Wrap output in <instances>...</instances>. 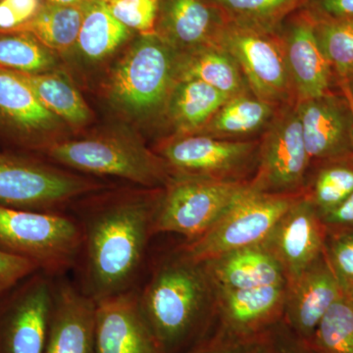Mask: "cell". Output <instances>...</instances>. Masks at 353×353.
Instances as JSON below:
<instances>
[{
  "mask_svg": "<svg viewBox=\"0 0 353 353\" xmlns=\"http://www.w3.org/2000/svg\"><path fill=\"white\" fill-rule=\"evenodd\" d=\"M162 189H143L82 201L73 215L82 248L79 289L97 303L136 289Z\"/></svg>",
  "mask_w": 353,
  "mask_h": 353,
  "instance_id": "6da1fadb",
  "label": "cell"
},
{
  "mask_svg": "<svg viewBox=\"0 0 353 353\" xmlns=\"http://www.w3.org/2000/svg\"><path fill=\"white\" fill-rule=\"evenodd\" d=\"M139 310L163 353L183 350L199 334L214 290L202 262L176 248L155 266L145 288L138 290Z\"/></svg>",
  "mask_w": 353,
  "mask_h": 353,
  "instance_id": "7a4b0ae2",
  "label": "cell"
},
{
  "mask_svg": "<svg viewBox=\"0 0 353 353\" xmlns=\"http://www.w3.org/2000/svg\"><path fill=\"white\" fill-rule=\"evenodd\" d=\"M82 248L80 227L64 212L0 205V250L32 262L52 277L75 269Z\"/></svg>",
  "mask_w": 353,
  "mask_h": 353,
  "instance_id": "3957f363",
  "label": "cell"
},
{
  "mask_svg": "<svg viewBox=\"0 0 353 353\" xmlns=\"http://www.w3.org/2000/svg\"><path fill=\"white\" fill-rule=\"evenodd\" d=\"M176 57L178 51L158 34L139 36L111 73V102L139 119L164 114L176 81Z\"/></svg>",
  "mask_w": 353,
  "mask_h": 353,
  "instance_id": "277c9868",
  "label": "cell"
},
{
  "mask_svg": "<svg viewBox=\"0 0 353 353\" xmlns=\"http://www.w3.org/2000/svg\"><path fill=\"white\" fill-rule=\"evenodd\" d=\"M44 152L55 163L72 170L123 179L145 189H163L172 176L159 155L138 139L119 134L57 141Z\"/></svg>",
  "mask_w": 353,
  "mask_h": 353,
  "instance_id": "5b68a950",
  "label": "cell"
},
{
  "mask_svg": "<svg viewBox=\"0 0 353 353\" xmlns=\"http://www.w3.org/2000/svg\"><path fill=\"white\" fill-rule=\"evenodd\" d=\"M248 181L172 175L162 189L153 234H182L187 241L199 238L238 201Z\"/></svg>",
  "mask_w": 353,
  "mask_h": 353,
  "instance_id": "8992f818",
  "label": "cell"
},
{
  "mask_svg": "<svg viewBox=\"0 0 353 353\" xmlns=\"http://www.w3.org/2000/svg\"><path fill=\"white\" fill-rule=\"evenodd\" d=\"M104 188L103 183L32 158L0 153V205L62 212L68 204Z\"/></svg>",
  "mask_w": 353,
  "mask_h": 353,
  "instance_id": "52a82bcc",
  "label": "cell"
},
{
  "mask_svg": "<svg viewBox=\"0 0 353 353\" xmlns=\"http://www.w3.org/2000/svg\"><path fill=\"white\" fill-rule=\"evenodd\" d=\"M299 196L255 192L248 183L238 201L208 231L185 241L179 250L194 261L204 262L246 246L260 245Z\"/></svg>",
  "mask_w": 353,
  "mask_h": 353,
  "instance_id": "ba28073f",
  "label": "cell"
},
{
  "mask_svg": "<svg viewBox=\"0 0 353 353\" xmlns=\"http://www.w3.org/2000/svg\"><path fill=\"white\" fill-rule=\"evenodd\" d=\"M310 166L296 102L281 106L260 139L250 188L265 194L297 196L305 190Z\"/></svg>",
  "mask_w": 353,
  "mask_h": 353,
  "instance_id": "9c48e42d",
  "label": "cell"
},
{
  "mask_svg": "<svg viewBox=\"0 0 353 353\" xmlns=\"http://www.w3.org/2000/svg\"><path fill=\"white\" fill-rule=\"evenodd\" d=\"M216 43L236 60L253 94L277 108L296 102L278 31L227 21Z\"/></svg>",
  "mask_w": 353,
  "mask_h": 353,
  "instance_id": "30bf717a",
  "label": "cell"
},
{
  "mask_svg": "<svg viewBox=\"0 0 353 353\" xmlns=\"http://www.w3.org/2000/svg\"><path fill=\"white\" fill-rule=\"evenodd\" d=\"M55 277L37 271L0 296V353H43Z\"/></svg>",
  "mask_w": 353,
  "mask_h": 353,
  "instance_id": "8fae6325",
  "label": "cell"
},
{
  "mask_svg": "<svg viewBox=\"0 0 353 353\" xmlns=\"http://www.w3.org/2000/svg\"><path fill=\"white\" fill-rule=\"evenodd\" d=\"M259 141L213 138L206 134L174 136L160 145L158 155L172 175L220 181H248L255 170Z\"/></svg>",
  "mask_w": 353,
  "mask_h": 353,
  "instance_id": "7c38bea8",
  "label": "cell"
},
{
  "mask_svg": "<svg viewBox=\"0 0 353 353\" xmlns=\"http://www.w3.org/2000/svg\"><path fill=\"white\" fill-rule=\"evenodd\" d=\"M327 228L304 192L296 196L261 245L275 257L287 283L325 253Z\"/></svg>",
  "mask_w": 353,
  "mask_h": 353,
  "instance_id": "4fadbf2b",
  "label": "cell"
},
{
  "mask_svg": "<svg viewBox=\"0 0 353 353\" xmlns=\"http://www.w3.org/2000/svg\"><path fill=\"white\" fill-rule=\"evenodd\" d=\"M296 108L311 164L353 159V113L343 92L296 102Z\"/></svg>",
  "mask_w": 353,
  "mask_h": 353,
  "instance_id": "5bb4252c",
  "label": "cell"
},
{
  "mask_svg": "<svg viewBox=\"0 0 353 353\" xmlns=\"http://www.w3.org/2000/svg\"><path fill=\"white\" fill-rule=\"evenodd\" d=\"M278 32L296 101L331 92L334 75L318 43L312 16L301 7L290 14Z\"/></svg>",
  "mask_w": 353,
  "mask_h": 353,
  "instance_id": "9a60e30c",
  "label": "cell"
},
{
  "mask_svg": "<svg viewBox=\"0 0 353 353\" xmlns=\"http://www.w3.org/2000/svg\"><path fill=\"white\" fill-rule=\"evenodd\" d=\"M213 290L214 308L222 323L221 331L230 336L254 340L282 320L287 283L253 289Z\"/></svg>",
  "mask_w": 353,
  "mask_h": 353,
  "instance_id": "2e32d148",
  "label": "cell"
},
{
  "mask_svg": "<svg viewBox=\"0 0 353 353\" xmlns=\"http://www.w3.org/2000/svg\"><path fill=\"white\" fill-rule=\"evenodd\" d=\"M343 294L324 253L287 283L282 321L297 338L308 343L323 316Z\"/></svg>",
  "mask_w": 353,
  "mask_h": 353,
  "instance_id": "e0dca14e",
  "label": "cell"
},
{
  "mask_svg": "<svg viewBox=\"0 0 353 353\" xmlns=\"http://www.w3.org/2000/svg\"><path fill=\"white\" fill-rule=\"evenodd\" d=\"M95 303V353H163L139 310L138 290Z\"/></svg>",
  "mask_w": 353,
  "mask_h": 353,
  "instance_id": "ac0fdd59",
  "label": "cell"
},
{
  "mask_svg": "<svg viewBox=\"0 0 353 353\" xmlns=\"http://www.w3.org/2000/svg\"><path fill=\"white\" fill-rule=\"evenodd\" d=\"M97 303L66 278L55 277L54 304L43 353H95Z\"/></svg>",
  "mask_w": 353,
  "mask_h": 353,
  "instance_id": "d6986e66",
  "label": "cell"
},
{
  "mask_svg": "<svg viewBox=\"0 0 353 353\" xmlns=\"http://www.w3.org/2000/svg\"><path fill=\"white\" fill-rule=\"evenodd\" d=\"M19 74L0 68V128L21 145L38 148L62 124Z\"/></svg>",
  "mask_w": 353,
  "mask_h": 353,
  "instance_id": "ffe728a7",
  "label": "cell"
},
{
  "mask_svg": "<svg viewBox=\"0 0 353 353\" xmlns=\"http://www.w3.org/2000/svg\"><path fill=\"white\" fill-rule=\"evenodd\" d=\"M226 22L210 0H160L157 34L183 52L216 43Z\"/></svg>",
  "mask_w": 353,
  "mask_h": 353,
  "instance_id": "44dd1931",
  "label": "cell"
},
{
  "mask_svg": "<svg viewBox=\"0 0 353 353\" xmlns=\"http://www.w3.org/2000/svg\"><path fill=\"white\" fill-rule=\"evenodd\" d=\"M202 263L213 289H253L287 283L280 263L261 243L225 253Z\"/></svg>",
  "mask_w": 353,
  "mask_h": 353,
  "instance_id": "7402d4cb",
  "label": "cell"
},
{
  "mask_svg": "<svg viewBox=\"0 0 353 353\" xmlns=\"http://www.w3.org/2000/svg\"><path fill=\"white\" fill-rule=\"evenodd\" d=\"M229 99L201 81L179 79L169 94L164 115L175 136L201 134Z\"/></svg>",
  "mask_w": 353,
  "mask_h": 353,
  "instance_id": "603a6c76",
  "label": "cell"
},
{
  "mask_svg": "<svg viewBox=\"0 0 353 353\" xmlns=\"http://www.w3.org/2000/svg\"><path fill=\"white\" fill-rule=\"evenodd\" d=\"M194 79L229 97L252 92L241 67L219 44L212 43L176 57V80Z\"/></svg>",
  "mask_w": 353,
  "mask_h": 353,
  "instance_id": "cb8c5ba5",
  "label": "cell"
},
{
  "mask_svg": "<svg viewBox=\"0 0 353 353\" xmlns=\"http://www.w3.org/2000/svg\"><path fill=\"white\" fill-rule=\"evenodd\" d=\"M278 108L252 92L236 95L221 106L201 134L218 139H245L264 131Z\"/></svg>",
  "mask_w": 353,
  "mask_h": 353,
  "instance_id": "d4e9b609",
  "label": "cell"
},
{
  "mask_svg": "<svg viewBox=\"0 0 353 353\" xmlns=\"http://www.w3.org/2000/svg\"><path fill=\"white\" fill-rule=\"evenodd\" d=\"M83 9L76 46L87 59L99 61L108 57L131 37L132 31L114 17L106 0H85Z\"/></svg>",
  "mask_w": 353,
  "mask_h": 353,
  "instance_id": "484cf974",
  "label": "cell"
},
{
  "mask_svg": "<svg viewBox=\"0 0 353 353\" xmlns=\"http://www.w3.org/2000/svg\"><path fill=\"white\" fill-rule=\"evenodd\" d=\"M18 74L34 90L44 108L62 122L82 126L92 119L87 102L63 74L52 71L32 75Z\"/></svg>",
  "mask_w": 353,
  "mask_h": 353,
  "instance_id": "4316f807",
  "label": "cell"
},
{
  "mask_svg": "<svg viewBox=\"0 0 353 353\" xmlns=\"http://www.w3.org/2000/svg\"><path fill=\"white\" fill-rule=\"evenodd\" d=\"M83 4L62 6L43 1L37 15L19 31L31 32L54 52L69 50L76 46L80 32Z\"/></svg>",
  "mask_w": 353,
  "mask_h": 353,
  "instance_id": "83f0119b",
  "label": "cell"
},
{
  "mask_svg": "<svg viewBox=\"0 0 353 353\" xmlns=\"http://www.w3.org/2000/svg\"><path fill=\"white\" fill-rule=\"evenodd\" d=\"M228 22L277 32L306 0H210Z\"/></svg>",
  "mask_w": 353,
  "mask_h": 353,
  "instance_id": "f1b7e54d",
  "label": "cell"
},
{
  "mask_svg": "<svg viewBox=\"0 0 353 353\" xmlns=\"http://www.w3.org/2000/svg\"><path fill=\"white\" fill-rule=\"evenodd\" d=\"M54 51L31 32H0V68L20 74H41L57 66Z\"/></svg>",
  "mask_w": 353,
  "mask_h": 353,
  "instance_id": "f546056e",
  "label": "cell"
},
{
  "mask_svg": "<svg viewBox=\"0 0 353 353\" xmlns=\"http://www.w3.org/2000/svg\"><path fill=\"white\" fill-rule=\"evenodd\" d=\"M304 194L319 215L340 205L353 194V159L322 163L307 182Z\"/></svg>",
  "mask_w": 353,
  "mask_h": 353,
  "instance_id": "4dcf8cb0",
  "label": "cell"
},
{
  "mask_svg": "<svg viewBox=\"0 0 353 353\" xmlns=\"http://www.w3.org/2000/svg\"><path fill=\"white\" fill-rule=\"evenodd\" d=\"M309 347L314 353H353V299L347 294L323 316Z\"/></svg>",
  "mask_w": 353,
  "mask_h": 353,
  "instance_id": "1f68e13d",
  "label": "cell"
},
{
  "mask_svg": "<svg viewBox=\"0 0 353 353\" xmlns=\"http://www.w3.org/2000/svg\"><path fill=\"white\" fill-rule=\"evenodd\" d=\"M314 22L318 43L334 75L339 83L345 82L353 76V19H314Z\"/></svg>",
  "mask_w": 353,
  "mask_h": 353,
  "instance_id": "d6a6232c",
  "label": "cell"
},
{
  "mask_svg": "<svg viewBox=\"0 0 353 353\" xmlns=\"http://www.w3.org/2000/svg\"><path fill=\"white\" fill-rule=\"evenodd\" d=\"M121 24L141 36L157 34L160 0H106Z\"/></svg>",
  "mask_w": 353,
  "mask_h": 353,
  "instance_id": "836d02e7",
  "label": "cell"
},
{
  "mask_svg": "<svg viewBox=\"0 0 353 353\" xmlns=\"http://www.w3.org/2000/svg\"><path fill=\"white\" fill-rule=\"evenodd\" d=\"M325 256L345 294L353 288V229L327 230Z\"/></svg>",
  "mask_w": 353,
  "mask_h": 353,
  "instance_id": "e575fe53",
  "label": "cell"
},
{
  "mask_svg": "<svg viewBox=\"0 0 353 353\" xmlns=\"http://www.w3.org/2000/svg\"><path fill=\"white\" fill-rule=\"evenodd\" d=\"M43 3V0H0V32L19 31Z\"/></svg>",
  "mask_w": 353,
  "mask_h": 353,
  "instance_id": "d590c367",
  "label": "cell"
},
{
  "mask_svg": "<svg viewBox=\"0 0 353 353\" xmlns=\"http://www.w3.org/2000/svg\"><path fill=\"white\" fill-rule=\"evenodd\" d=\"M37 271L38 267L29 260L0 250V296Z\"/></svg>",
  "mask_w": 353,
  "mask_h": 353,
  "instance_id": "8d00e7d4",
  "label": "cell"
},
{
  "mask_svg": "<svg viewBox=\"0 0 353 353\" xmlns=\"http://www.w3.org/2000/svg\"><path fill=\"white\" fill-rule=\"evenodd\" d=\"M303 8L314 19H353V0H306Z\"/></svg>",
  "mask_w": 353,
  "mask_h": 353,
  "instance_id": "74e56055",
  "label": "cell"
},
{
  "mask_svg": "<svg viewBox=\"0 0 353 353\" xmlns=\"http://www.w3.org/2000/svg\"><path fill=\"white\" fill-rule=\"evenodd\" d=\"M254 340H239L221 331L212 340L196 345L188 353H246Z\"/></svg>",
  "mask_w": 353,
  "mask_h": 353,
  "instance_id": "f35d334b",
  "label": "cell"
},
{
  "mask_svg": "<svg viewBox=\"0 0 353 353\" xmlns=\"http://www.w3.org/2000/svg\"><path fill=\"white\" fill-rule=\"evenodd\" d=\"M320 217L327 230L353 229V194Z\"/></svg>",
  "mask_w": 353,
  "mask_h": 353,
  "instance_id": "ab89813d",
  "label": "cell"
},
{
  "mask_svg": "<svg viewBox=\"0 0 353 353\" xmlns=\"http://www.w3.org/2000/svg\"><path fill=\"white\" fill-rule=\"evenodd\" d=\"M246 353H275L266 334L255 339Z\"/></svg>",
  "mask_w": 353,
  "mask_h": 353,
  "instance_id": "60d3db41",
  "label": "cell"
},
{
  "mask_svg": "<svg viewBox=\"0 0 353 353\" xmlns=\"http://www.w3.org/2000/svg\"><path fill=\"white\" fill-rule=\"evenodd\" d=\"M48 3L62 4V6H81L85 0H43Z\"/></svg>",
  "mask_w": 353,
  "mask_h": 353,
  "instance_id": "b9f144b4",
  "label": "cell"
},
{
  "mask_svg": "<svg viewBox=\"0 0 353 353\" xmlns=\"http://www.w3.org/2000/svg\"><path fill=\"white\" fill-rule=\"evenodd\" d=\"M340 88L341 90L347 92L350 97L353 99V76L347 79L345 82H340Z\"/></svg>",
  "mask_w": 353,
  "mask_h": 353,
  "instance_id": "7bdbcfd3",
  "label": "cell"
},
{
  "mask_svg": "<svg viewBox=\"0 0 353 353\" xmlns=\"http://www.w3.org/2000/svg\"><path fill=\"white\" fill-rule=\"evenodd\" d=\"M341 92H343V94H345V97H347L348 101H350V106H352V113H353V99H352V97H350V94H348L347 92H345V90H341Z\"/></svg>",
  "mask_w": 353,
  "mask_h": 353,
  "instance_id": "ee69618b",
  "label": "cell"
},
{
  "mask_svg": "<svg viewBox=\"0 0 353 353\" xmlns=\"http://www.w3.org/2000/svg\"><path fill=\"white\" fill-rule=\"evenodd\" d=\"M348 296L352 297V299H353V288H352V290H350V294H348Z\"/></svg>",
  "mask_w": 353,
  "mask_h": 353,
  "instance_id": "f6af8a7d",
  "label": "cell"
}]
</instances>
